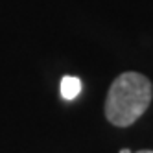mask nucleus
Returning a JSON list of instances; mask_svg holds the SVG:
<instances>
[{
  "mask_svg": "<svg viewBox=\"0 0 153 153\" xmlns=\"http://www.w3.org/2000/svg\"><path fill=\"white\" fill-rule=\"evenodd\" d=\"M151 81L138 72H124L109 87L105 118L116 127H129L146 113L151 103Z\"/></svg>",
  "mask_w": 153,
  "mask_h": 153,
  "instance_id": "1",
  "label": "nucleus"
},
{
  "mask_svg": "<svg viewBox=\"0 0 153 153\" xmlns=\"http://www.w3.org/2000/svg\"><path fill=\"white\" fill-rule=\"evenodd\" d=\"M81 92V79L74 76H65L61 79V96L65 100H74Z\"/></svg>",
  "mask_w": 153,
  "mask_h": 153,
  "instance_id": "2",
  "label": "nucleus"
},
{
  "mask_svg": "<svg viewBox=\"0 0 153 153\" xmlns=\"http://www.w3.org/2000/svg\"><path fill=\"white\" fill-rule=\"evenodd\" d=\"M137 153H153L151 149H142V151H137Z\"/></svg>",
  "mask_w": 153,
  "mask_h": 153,
  "instance_id": "3",
  "label": "nucleus"
},
{
  "mask_svg": "<svg viewBox=\"0 0 153 153\" xmlns=\"http://www.w3.org/2000/svg\"><path fill=\"white\" fill-rule=\"evenodd\" d=\"M120 153H131L129 149H122V151H120Z\"/></svg>",
  "mask_w": 153,
  "mask_h": 153,
  "instance_id": "4",
  "label": "nucleus"
}]
</instances>
